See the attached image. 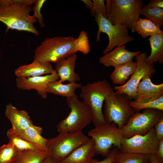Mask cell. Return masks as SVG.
<instances>
[{"label":"cell","mask_w":163,"mask_h":163,"mask_svg":"<svg viewBox=\"0 0 163 163\" xmlns=\"http://www.w3.org/2000/svg\"><path fill=\"white\" fill-rule=\"evenodd\" d=\"M89 139L82 131L59 133L56 137L48 139L47 152L55 162L57 163Z\"/></svg>","instance_id":"obj_6"},{"label":"cell","mask_w":163,"mask_h":163,"mask_svg":"<svg viewBox=\"0 0 163 163\" xmlns=\"http://www.w3.org/2000/svg\"><path fill=\"white\" fill-rule=\"evenodd\" d=\"M5 114L13 129H25L34 124L26 110H19L11 103L6 105Z\"/></svg>","instance_id":"obj_20"},{"label":"cell","mask_w":163,"mask_h":163,"mask_svg":"<svg viewBox=\"0 0 163 163\" xmlns=\"http://www.w3.org/2000/svg\"><path fill=\"white\" fill-rule=\"evenodd\" d=\"M59 79V76L55 71L52 73L45 75L27 78L17 77L16 82L17 87L19 89L27 90H35L41 97L45 99L47 97L48 93V84Z\"/></svg>","instance_id":"obj_13"},{"label":"cell","mask_w":163,"mask_h":163,"mask_svg":"<svg viewBox=\"0 0 163 163\" xmlns=\"http://www.w3.org/2000/svg\"><path fill=\"white\" fill-rule=\"evenodd\" d=\"M124 45L116 46L110 52L101 57L99 62L106 67H115L133 61V59L141 51L131 52L126 49Z\"/></svg>","instance_id":"obj_15"},{"label":"cell","mask_w":163,"mask_h":163,"mask_svg":"<svg viewBox=\"0 0 163 163\" xmlns=\"http://www.w3.org/2000/svg\"><path fill=\"white\" fill-rule=\"evenodd\" d=\"M154 128L158 140L159 141L163 139V117L156 123Z\"/></svg>","instance_id":"obj_35"},{"label":"cell","mask_w":163,"mask_h":163,"mask_svg":"<svg viewBox=\"0 0 163 163\" xmlns=\"http://www.w3.org/2000/svg\"><path fill=\"white\" fill-rule=\"evenodd\" d=\"M111 10L109 19L113 25H124L134 33V24L139 20L142 0H111Z\"/></svg>","instance_id":"obj_8"},{"label":"cell","mask_w":163,"mask_h":163,"mask_svg":"<svg viewBox=\"0 0 163 163\" xmlns=\"http://www.w3.org/2000/svg\"><path fill=\"white\" fill-rule=\"evenodd\" d=\"M80 89V97L90 111L94 126L106 123L102 107L106 97L113 91L110 84L105 80H99L82 85Z\"/></svg>","instance_id":"obj_2"},{"label":"cell","mask_w":163,"mask_h":163,"mask_svg":"<svg viewBox=\"0 0 163 163\" xmlns=\"http://www.w3.org/2000/svg\"><path fill=\"white\" fill-rule=\"evenodd\" d=\"M147 57L145 52H143L139 53L135 57L137 63L135 70L124 85L114 87L115 92L127 94L130 100L133 99L136 87L141 80L146 76L152 77L156 72L153 64L150 65L146 62L145 60Z\"/></svg>","instance_id":"obj_12"},{"label":"cell","mask_w":163,"mask_h":163,"mask_svg":"<svg viewBox=\"0 0 163 163\" xmlns=\"http://www.w3.org/2000/svg\"><path fill=\"white\" fill-rule=\"evenodd\" d=\"M151 77H144L138 84L136 91L133 101L137 102H143L158 98L163 96V83L154 84Z\"/></svg>","instance_id":"obj_14"},{"label":"cell","mask_w":163,"mask_h":163,"mask_svg":"<svg viewBox=\"0 0 163 163\" xmlns=\"http://www.w3.org/2000/svg\"><path fill=\"white\" fill-rule=\"evenodd\" d=\"M41 163H56L53 159L49 155L44 159Z\"/></svg>","instance_id":"obj_41"},{"label":"cell","mask_w":163,"mask_h":163,"mask_svg":"<svg viewBox=\"0 0 163 163\" xmlns=\"http://www.w3.org/2000/svg\"><path fill=\"white\" fill-rule=\"evenodd\" d=\"M75 46L77 51H79L85 55L89 53L91 49L89 44L88 37L86 32L82 31L78 37L75 39Z\"/></svg>","instance_id":"obj_31"},{"label":"cell","mask_w":163,"mask_h":163,"mask_svg":"<svg viewBox=\"0 0 163 163\" xmlns=\"http://www.w3.org/2000/svg\"><path fill=\"white\" fill-rule=\"evenodd\" d=\"M149 163H159L155 153L149 155Z\"/></svg>","instance_id":"obj_39"},{"label":"cell","mask_w":163,"mask_h":163,"mask_svg":"<svg viewBox=\"0 0 163 163\" xmlns=\"http://www.w3.org/2000/svg\"><path fill=\"white\" fill-rule=\"evenodd\" d=\"M136 112L121 129L123 137L129 138L136 135H144L153 128L158 121L163 117V111L155 109Z\"/></svg>","instance_id":"obj_10"},{"label":"cell","mask_w":163,"mask_h":163,"mask_svg":"<svg viewBox=\"0 0 163 163\" xmlns=\"http://www.w3.org/2000/svg\"><path fill=\"white\" fill-rule=\"evenodd\" d=\"M151 48L150 55L147 57L146 61L152 65L158 62L161 64L163 63V33L151 36L148 39Z\"/></svg>","instance_id":"obj_21"},{"label":"cell","mask_w":163,"mask_h":163,"mask_svg":"<svg viewBox=\"0 0 163 163\" xmlns=\"http://www.w3.org/2000/svg\"><path fill=\"white\" fill-rule=\"evenodd\" d=\"M66 100L70 112L57 125V131L59 133L82 131L92 122L90 110L76 94L67 98Z\"/></svg>","instance_id":"obj_4"},{"label":"cell","mask_w":163,"mask_h":163,"mask_svg":"<svg viewBox=\"0 0 163 163\" xmlns=\"http://www.w3.org/2000/svg\"><path fill=\"white\" fill-rule=\"evenodd\" d=\"M82 2H83L85 5L86 8L90 10L93 6V2L91 0H82Z\"/></svg>","instance_id":"obj_40"},{"label":"cell","mask_w":163,"mask_h":163,"mask_svg":"<svg viewBox=\"0 0 163 163\" xmlns=\"http://www.w3.org/2000/svg\"><path fill=\"white\" fill-rule=\"evenodd\" d=\"M55 71L50 63L34 59L31 63L18 68L14 73L17 77L27 78L50 74Z\"/></svg>","instance_id":"obj_16"},{"label":"cell","mask_w":163,"mask_h":163,"mask_svg":"<svg viewBox=\"0 0 163 163\" xmlns=\"http://www.w3.org/2000/svg\"><path fill=\"white\" fill-rule=\"evenodd\" d=\"M93 6L90 11L91 15L95 17L98 13H101L107 18L105 5L104 0H93Z\"/></svg>","instance_id":"obj_32"},{"label":"cell","mask_w":163,"mask_h":163,"mask_svg":"<svg viewBox=\"0 0 163 163\" xmlns=\"http://www.w3.org/2000/svg\"><path fill=\"white\" fill-rule=\"evenodd\" d=\"M82 85L81 83L75 82H70L64 84L60 80H56L50 82L48 85V93L54 94L67 98L73 96L75 90L80 88Z\"/></svg>","instance_id":"obj_22"},{"label":"cell","mask_w":163,"mask_h":163,"mask_svg":"<svg viewBox=\"0 0 163 163\" xmlns=\"http://www.w3.org/2000/svg\"><path fill=\"white\" fill-rule=\"evenodd\" d=\"M7 132L14 134L21 138L38 147L42 150L47 152L46 145L48 139L41 136L42 128L34 124L24 129H14L11 128Z\"/></svg>","instance_id":"obj_18"},{"label":"cell","mask_w":163,"mask_h":163,"mask_svg":"<svg viewBox=\"0 0 163 163\" xmlns=\"http://www.w3.org/2000/svg\"><path fill=\"white\" fill-rule=\"evenodd\" d=\"M95 154L94 141L92 139H89L57 163H89Z\"/></svg>","instance_id":"obj_19"},{"label":"cell","mask_w":163,"mask_h":163,"mask_svg":"<svg viewBox=\"0 0 163 163\" xmlns=\"http://www.w3.org/2000/svg\"><path fill=\"white\" fill-rule=\"evenodd\" d=\"M19 152L10 142L0 148V163H14Z\"/></svg>","instance_id":"obj_30"},{"label":"cell","mask_w":163,"mask_h":163,"mask_svg":"<svg viewBox=\"0 0 163 163\" xmlns=\"http://www.w3.org/2000/svg\"><path fill=\"white\" fill-rule=\"evenodd\" d=\"M49 155L47 152L27 149L19 152L14 163H41Z\"/></svg>","instance_id":"obj_25"},{"label":"cell","mask_w":163,"mask_h":163,"mask_svg":"<svg viewBox=\"0 0 163 163\" xmlns=\"http://www.w3.org/2000/svg\"><path fill=\"white\" fill-rule=\"evenodd\" d=\"M35 0H0V21L10 29L24 31L39 35L34 26L37 20L30 15V6Z\"/></svg>","instance_id":"obj_1"},{"label":"cell","mask_w":163,"mask_h":163,"mask_svg":"<svg viewBox=\"0 0 163 163\" xmlns=\"http://www.w3.org/2000/svg\"><path fill=\"white\" fill-rule=\"evenodd\" d=\"M140 15L151 20L160 28L163 26V9L148 8L143 6L141 9Z\"/></svg>","instance_id":"obj_28"},{"label":"cell","mask_w":163,"mask_h":163,"mask_svg":"<svg viewBox=\"0 0 163 163\" xmlns=\"http://www.w3.org/2000/svg\"><path fill=\"white\" fill-rule=\"evenodd\" d=\"M77 59L75 53L56 63L55 70L59 76V80L62 82L67 81L76 82L81 80L79 76L75 71Z\"/></svg>","instance_id":"obj_17"},{"label":"cell","mask_w":163,"mask_h":163,"mask_svg":"<svg viewBox=\"0 0 163 163\" xmlns=\"http://www.w3.org/2000/svg\"><path fill=\"white\" fill-rule=\"evenodd\" d=\"M113 163H149V156L120 151Z\"/></svg>","instance_id":"obj_26"},{"label":"cell","mask_w":163,"mask_h":163,"mask_svg":"<svg viewBox=\"0 0 163 163\" xmlns=\"http://www.w3.org/2000/svg\"><path fill=\"white\" fill-rule=\"evenodd\" d=\"M159 163H163V139L158 141V146L155 153Z\"/></svg>","instance_id":"obj_36"},{"label":"cell","mask_w":163,"mask_h":163,"mask_svg":"<svg viewBox=\"0 0 163 163\" xmlns=\"http://www.w3.org/2000/svg\"><path fill=\"white\" fill-rule=\"evenodd\" d=\"M105 5L107 18H108L111 10V0H106Z\"/></svg>","instance_id":"obj_38"},{"label":"cell","mask_w":163,"mask_h":163,"mask_svg":"<svg viewBox=\"0 0 163 163\" xmlns=\"http://www.w3.org/2000/svg\"><path fill=\"white\" fill-rule=\"evenodd\" d=\"M98 27L96 41L101 40V33H106L108 36L109 43L103 52L104 54L112 51L115 47L120 46L132 41L135 38L130 36L128 27L124 25H113L108 18L104 17L101 13L95 17Z\"/></svg>","instance_id":"obj_9"},{"label":"cell","mask_w":163,"mask_h":163,"mask_svg":"<svg viewBox=\"0 0 163 163\" xmlns=\"http://www.w3.org/2000/svg\"><path fill=\"white\" fill-rule=\"evenodd\" d=\"M146 8H159L163 9V0H151L150 2L144 6Z\"/></svg>","instance_id":"obj_37"},{"label":"cell","mask_w":163,"mask_h":163,"mask_svg":"<svg viewBox=\"0 0 163 163\" xmlns=\"http://www.w3.org/2000/svg\"><path fill=\"white\" fill-rule=\"evenodd\" d=\"M158 141L153 128L144 135H136L129 138L123 137L120 151L149 156L155 153Z\"/></svg>","instance_id":"obj_11"},{"label":"cell","mask_w":163,"mask_h":163,"mask_svg":"<svg viewBox=\"0 0 163 163\" xmlns=\"http://www.w3.org/2000/svg\"><path fill=\"white\" fill-rule=\"evenodd\" d=\"M134 28V32H137L144 38L163 33L158 26L147 18H139L135 23Z\"/></svg>","instance_id":"obj_24"},{"label":"cell","mask_w":163,"mask_h":163,"mask_svg":"<svg viewBox=\"0 0 163 163\" xmlns=\"http://www.w3.org/2000/svg\"><path fill=\"white\" fill-rule=\"evenodd\" d=\"M119 152V149L115 147L110 150L107 156L102 160L99 161L93 158L89 163H113L117 155Z\"/></svg>","instance_id":"obj_34"},{"label":"cell","mask_w":163,"mask_h":163,"mask_svg":"<svg viewBox=\"0 0 163 163\" xmlns=\"http://www.w3.org/2000/svg\"><path fill=\"white\" fill-rule=\"evenodd\" d=\"M129 105L136 112H139L142 110L147 109L163 111V96L158 99L143 102H137L131 100Z\"/></svg>","instance_id":"obj_27"},{"label":"cell","mask_w":163,"mask_h":163,"mask_svg":"<svg viewBox=\"0 0 163 163\" xmlns=\"http://www.w3.org/2000/svg\"><path fill=\"white\" fill-rule=\"evenodd\" d=\"M7 136L9 139V142L18 152L27 149L43 151L37 145L21 138L15 134L7 132Z\"/></svg>","instance_id":"obj_29"},{"label":"cell","mask_w":163,"mask_h":163,"mask_svg":"<svg viewBox=\"0 0 163 163\" xmlns=\"http://www.w3.org/2000/svg\"><path fill=\"white\" fill-rule=\"evenodd\" d=\"M46 1V0H36L33 9L34 12L33 15L37 20L40 26L42 27H45V24L41 11L43 4Z\"/></svg>","instance_id":"obj_33"},{"label":"cell","mask_w":163,"mask_h":163,"mask_svg":"<svg viewBox=\"0 0 163 163\" xmlns=\"http://www.w3.org/2000/svg\"><path fill=\"white\" fill-rule=\"evenodd\" d=\"M136 65V62L132 61L115 67L114 70L110 75L113 83L116 85H124L134 72Z\"/></svg>","instance_id":"obj_23"},{"label":"cell","mask_w":163,"mask_h":163,"mask_svg":"<svg viewBox=\"0 0 163 163\" xmlns=\"http://www.w3.org/2000/svg\"><path fill=\"white\" fill-rule=\"evenodd\" d=\"M75 39L71 36L46 38L35 49L34 58L45 62L56 63L76 53Z\"/></svg>","instance_id":"obj_3"},{"label":"cell","mask_w":163,"mask_h":163,"mask_svg":"<svg viewBox=\"0 0 163 163\" xmlns=\"http://www.w3.org/2000/svg\"><path fill=\"white\" fill-rule=\"evenodd\" d=\"M130 101L125 94L113 91L108 95L104 101L103 114L105 123H113L122 129L136 112L129 105Z\"/></svg>","instance_id":"obj_5"},{"label":"cell","mask_w":163,"mask_h":163,"mask_svg":"<svg viewBox=\"0 0 163 163\" xmlns=\"http://www.w3.org/2000/svg\"><path fill=\"white\" fill-rule=\"evenodd\" d=\"M88 135L94 141L95 154L105 157L107 156L113 145L120 149L123 137L121 129L113 123L95 126L88 132Z\"/></svg>","instance_id":"obj_7"}]
</instances>
